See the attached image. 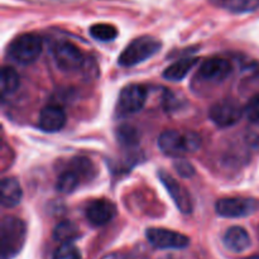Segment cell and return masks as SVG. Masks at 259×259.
Masks as SVG:
<instances>
[{
  "mask_svg": "<svg viewBox=\"0 0 259 259\" xmlns=\"http://www.w3.org/2000/svg\"><path fill=\"white\" fill-rule=\"evenodd\" d=\"M201 143V137L195 132H181L176 129L163 132L158 138L159 149L174 158H181L199 151Z\"/></svg>",
  "mask_w": 259,
  "mask_h": 259,
  "instance_id": "6da1fadb",
  "label": "cell"
},
{
  "mask_svg": "<svg viewBox=\"0 0 259 259\" xmlns=\"http://www.w3.org/2000/svg\"><path fill=\"white\" fill-rule=\"evenodd\" d=\"M2 259H12L22 250L27 238V225L15 217H4L0 227Z\"/></svg>",
  "mask_w": 259,
  "mask_h": 259,
  "instance_id": "7a4b0ae2",
  "label": "cell"
},
{
  "mask_svg": "<svg viewBox=\"0 0 259 259\" xmlns=\"http://www.w3.org/2000/svg\"><path fill=\"white\" fill-rule=\"evenodd\" d=\"M161 42L153 37L144 35L137 38L120 53L118 63L123 67H133L156 55L161 50Z\"/></svg>",
  "mask_w": 259,
  "mask_h": 259,
  "instance_id": "3957f363",
  "label": "cell"
},
{
  "mask_svg": "<svg viewBox=\"0 0 259 259\" xmlns=\"http://www.w3.org/2000/svg\"><path fill=\"white\" fill-rule=\"evenodd\" d=\"M42 53V39L34 33H24L18 35L8 48V55L19 65H30Z\"/></svg>",
  "mask_w": 259,
  "mask_h": 259,
  "instance_id": "277c9868",
  "label": "cell"
},
{
  "mask_svg": "<svg viewBox=\"0 0 259 259\" xmlns=\"http://www.w3.org/2000/svg\"><path fill=\"white\" fill-rule=\"evenodd\" d=\"M146 86L141 83H131L125 86L119 94L118 103H116V113L120 116L131 115L141 111L144 108L147 101Z\"/></svg>",
  "mask_w": 259,
  "mask_h": 259,
  "instance_id": "5b68a950",
  "label": "cell"
},
{
  "mask_svg": "<svg viewBox=\"0 0 259 259\" xmlns=\"http://www.w3.org/2000/svg\"><path fill=\"white\" fill-rule=\"evenodd\" d=\"M259 209V200L253 197H224L215 204L218 215L223 218H244Z\"/></svg>",
  "mask_w": 259,
  "mask_h": 259,
  "instance_id": "8992f818",
  "label": "cell"
},
{
  "mask_svg": "<svg viewBox=\"0 0 259 259\" xmlns=\"http://www.w3.org/2000/svg\"><path fill=\"white\" fill-rule=\"evenodd\" d=\"M52 55L57 67L65 72H76L81 70L85 62L83 53L73 43L67 40L56 43L53 46Z\"/></svg>",
  "mask_w": 259,
  "mask_h": 259,
  "instance_id": "52a82bcc",
  "label": "cell"
},
{
  "mask_svg": "<svg viewBox=\"0 0 259 259\" xmlns=\"http://www.w3.org/2000/svg\"><path fill=\"white\" fill-rule=\"evenodd\" d=\"M148 242L158 249H184L190 244V238L179 232L163 228H149L146 232Z\"/></svg>",
  "mask_w": 259,
  "mask_h": 259,
  "instance_id": "ba28073f",
  "label": "cell"
},
{
  "mask_svg": "<svg viewBox=\"0 0 259 259\" xmlns=\"http://www.w3.org/2000/svg\"><path fill=\"white\" fill-rule=\"evenodd\" d=\"M243 109L237 101L222 100L215 103L209 110V118L219 128L235 125L243 115Z\"/></svg>",
  "mask_w": 259,
  "mask_h": 259,
  "instance_id": "9c48e42d",
  "label": "cell"
},
{
  "mask_svg": "<svg viewBox=\"0 0 259 259\" xmlns=\"http://www.w3.org/2000/svg\"><path fill=\"white\" fill-rule=\"evenodd\" d=\"M158 176L180 211L184 214H190L192 211V201L189 191L167 172H159Z\"/></svg>",
  "mask_w": 259,
  "mask_h": 259,
  "instance_id": "30bf717a",
  "label": "cell"
},
{
  "mask_svg": "<svg viewBox=\"0 0 259 259\" xmlns=\"http://www.w3.org/2000/svg\"><path fill=\"white\" fill-rule=\"evenodd\" d=\"M233 66L225 58H209L199 68V76L204 81L212 83L223 82L232 73Z\"/></svg>",
  "mask_w": 259,
  "mask_h": 259,
  "instance_id": "8fae6325",
  "label": "cell"
},
{
  "mask_svg": "<svg viewBox=\"0 0 259 259\" xmlns=\"http://www.w3.org/2000/svg\"><path fill=\"white\" fill-rule=\"evenodd\" d=\"M116 215V207L106 199H99L90 202L86 207V218L94 227H104Z\"/></svg>",
  "mask_w": 259,
  "mask_h": 259,
  "instance_id": "7c38bea8",
  "label": "cell"
},
{
  "mask_svg": "<svg viewBox=\"0 0 259 259\" xmlns=\"http://www.w3.org/2000/svg\"><path fill=\"white\" fill-rule=\"evenodd\" d=\"M66 113L57 105H48L42 109L38 119V125L46 133H57L65 126Z\"/></svg>",
  "mask_w": 259,
  "mask_h": 259,
  "instance_id": "4fadbf2b",
  "label": "cell"
},
{
  "mask_svg": "<svg viewBox=\"0 0 259 259\" xmlns=\"http://www.w3.org/2000/svg\"><path fill=\"white\" fill-rule=\"evenodd\" d=\"M223 242L227 249L234 253H243L250 247V237L242 227H232L225 232Z\"/></svg>",
  "mask_w": 259,
  "mask_h": 259,
  "instance_id": "5bb4252c",
  "label": "cell"
},
{
  "mask_svg": "<svg viewBox=\"0 0 259 259\" xmlns=\"http://www.w3.org/2000/svg\"><path fill=\"white\" fill-rule=\"evenodd\" d=\"M23 199V190L14 177H7L0 185V200L4 207H14L20 204Z\"/></svg>",
  "mask_w": 259,
  "mask_h": 259,
  "instance_id": "9a60e30c",
  "label": "cell"
},
{
  "mask_svg": "<svg viewBox=\"0 0 259 259\" xmlns=\"http://www.w3.org/2000/svg\"><path fill=\"white\" fill-rule=\"evenodd\" d=\"M197 62H199V58L197 57L181 58V60L176 61L175 63L169 65L168 67L164 70L163 77L168 81L184 80Z\"/></svg>",
  "mask_w": 259,
  "mask_h": 259,
  "instance_id": "2e32d148",
  "label": "cell"
},
{
  "mask_svg": "<svg viewBox=\"0 0 259 259\" xmlns=\"http://www.w3.org/2000/svg\"><path fill=\"white\" fill-rule=\"evenodd\" d=\"M215 5L233 13V14H248L259 8V0H211Z\"/></svg>",
  "mask_w": 259,
  "mask_h": 259,
  "instance_id": "e0dca14e",
  "label": "cell"
},
{
  "mask_svg": "<svg viewBox=\"0 0 259 259\" xmlns=\"http://www.w3.org/2000/svg\"><path fill=\"white\" fill-rule=\"evenodd\" d=\"M77 238H80V229H78L75 223L68 222V220L58 223L55 229H53V239L56 242L61 243V244L72 243Z\"/></svg>",
  "mask_w": 259,
  "mask_h": 259,
  "instance_id": "ac0fdd59",
  "label": "cell"
},
{
  "mask_svg": "<svg viewBox=\"0 0 259 259\" xmlns=\"http://www.w3.org/2000/svg\"><path fill=\"white\" fill-rule=\"evenodd\" d=\"M80 179L81 175L77 171H75L73 168L67 169L60 175L57 182H56V189L61 194H71L80 185Z\"/></svg>",
  "mask_w": 259,
  "mask_h": 259,
  "instance_id": "d6986e66",
  "label": "cell"
},
{
  "mask_svg": "<svg viewBox=\"0 0 259 259\" xmlns=\"http://www.w3.org/2000/svg\"><path fill=\"white\" fill-rule=\"evenodd\" d=\"M20 83L19 75L10 66H5L2 70V95L8 96L18 90Z\"/></svg>",
  "mask_w": 259,
  "mask_h": 259,
  "instance_id": "ffe728a7",
  "label": "cell"
},
{
  "mask_svg": "<svg viewBox=\"0 0 259 259\" xmlns=\"http://www.w3.org/2000/svg\"><path fill=\"white\" fill-rule=\"evenodd\" d=\"M90 34L94 39L101 42H110L118 37V29L108 23H98L90 28Z\"/></svg>",
  "mask_w": 259,
  "mask_h": 259,
  "instance_id": "44dd1931",
  "label": "cell"
},
{
  "mask_svg": "<svg viewBox=\"0 0 259 259\" xmlns=\"http://www.w3.org/2000/svg\"><path fill=\"white\" fill-rule=\"evenodd\" d=\"M52 259H82L77 247L72 243H63L53 253Z\"/></svg>",
  "mask_w": 259,
  "mask_h": 259,
  "instance_id": "7402d4cb",
  "label": "cell"
},
{
  "mask_svg": "<svg viewBox=\"0 0 259 259\" xmlns=\"http://www.w3.org/2000/svg\"><path fill=\"white\" fill-rule=\"evenodd\" d=\"M118 139L120 143L128 144V146H133V144L138 143L137 132L132 126H121V128H119Z\"/></svg>",
  "mask_w": 259,
  "mask_h": 259,
  "instance_id": "603a6c76",
  "label": "cell"
},
{
  "mask_svg": "<svg viewBox=\"0 0 259 259\" xmlns=\"http://www.w3.org/2000/svg\"><path fill=\"white\" fill-rule=\"evenodd\" d=\"M245 115L253 123H259V94L253 96L244 108Z\"/></svg>",
  "mask_w": 259,
  "mask_h": 259,
  "instance_id": "cb8c5ba5",
  "label": "cell"
},
{
  "mask_svg": "<svg viewBox=\"0 0 259 259\" xmlns=\"http://www.w3.org/2000/svg\"><path fill=\"white\" fill-rule=\"evenodd\" d=\"M245 139H247V143L250 147L259 148V123H254L253 128L248 129Z\"/></svg>",
  "mask_w": 259,
  "mask_h": 259,
  "instance_id": "d4e9b609",
  "label": "cell"
},
{
  "mask_svg": "<svg viewBox=\"0 0 259 259\" xmlns=\"http://www.w3.org/2000/svg\"><path fill=\"white\" fill-rule=\"evenodd\" d=\"M176 168L179 171V174L185 177H189L194 174V168H192L191 164L187 163L186 161H182L181 158H179V162L176 163Z\"/></svg>",
  "mask_w": 259,
  "mask_h": 259,
  "instance_id": "484cf974",
  "label": "cell"
}]
</instances>
